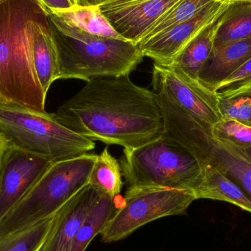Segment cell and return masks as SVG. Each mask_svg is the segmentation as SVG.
Masks as SVG:
<instances>
[{"label":"cell","mask_w":251,"mask_h":251,"mask_svg":"<svg viewBox=\"0 0 251 251\" xmlns=\"http://www.w3.org/2000/svg\"><path fill=\"white\" fill-rule=\"evenodd\" d=\"M62 125L90 140L134 149L164 134L157 95L129 75L97 76L57 109Z\"/></svg>","instance_id":"obj_1"},{"label":"cell","mask_w":251,"mask_h":251,"mask_svg":"<svg viewBox=\"0 0 251 251\" xmlns=\"http://www.w3.org/2000/svg\"><path fill=\"white\" fill-rule=\"evenodd\" d=\"M47 15L38 0H0V103L46 112L32 37L35 24Z\"/></svg>","instance_id":"obj_2"},{"label":"cell","mask_w":251,"mask_h":251,"mask_svg":"<svg viewBox=\"0 0 251 251\" xmlns=\"http://www.w3.org/2000/svg\"><path fill=\"white\" fill-rule=\"evenodd\" d=\"M58 58V79L89 81L97 76L130 75L143 61L137 44L83 32L48 13Z\"/></svg>","instance_id":"obj_3"},{"label":"cell","mask_w":251,"mask_h":251,"mask_svg":"<svg viewBox=\"0 0 251 251\" xmlns=\"http://www.w3.org/2000/svg\"><path fill=\"white\" fill-rule=\"evenodd\" d=\"M121 168L128 188L161 187L194 193L202 179L198 159L165 133L147 144L124 149Z\"/></svg>","instance_id":"obj_4"},{"label":"cell","mask_w":251,"mask_h":251,"mask_svg":"<svg viewBox=\"0 0 251 251\" xmlns=\"http://www.w3.org/2000/svg\"><path fill=\"white\" fill-rule=\"evenodd\" d=\"M97 156L86 153L54 161L16 206L0 220V237L57 212L88 184Z\"/></svg>","instance_id":"obj_5"},{"label":"cell","mask_w":251,"mask_h":251,"mask_svg":"<svg viewBox=\"0 0 251 251\" xmlns=\"http://www.w3.org/2000/svg\"><path fill=\"white\" fill-rule=\"evenodd\" d=\"M0 135L10 146L63 160L95 149L94 140L83 137L56 119L54 114L0 103Z\"/></svg>","instance_id":"obj_6"},{"label":"cell","mask_w":251,"mask_h":251,"mask_svg":"<svg viewBox=\"0 0 251 251\" xmlns=\"http://www.w3.org/2000/svg\"><path fill=\"white\" fill-rule=\"evenodd\" d=\"M195 200L194 193L187 190L128 188L100 234L101 240L106 243L119 241L152 221L185 215Z\"/></svg>","instance_id":"obj_7"},{"label":"cell","mask_w":251,"mask_h":251,"mask_svg":"<svg viewBox=\"0 0 251 251\" xmlns=\"http://www.w3.org/2000/svg\"><path fill=\"white\" fill-rule=\"evenodd\" d=\"M152 87L153 92L165 96L209 134L222 119L216 93L176 68L154 63Z\"/></svg>","instance_id":"obj_8"},{"label":"cell","mask_w":251,"mask_h":251,"mask_svg":"<svg viewBox=\"0 0 251 251\" xmlns=\"http://www.w3.org/2000/svg\"><path fill=\"white\" fill-rule=\"evenodd\" d=\"M53 162L47 156L7 145L0 165V220L32 188Z\"/></svg>","instance_id":"obj_9"},{"label":"cell","mask_w":251,"mask_h":251,"mask_svg":"<svg viewBox=\"0 0 251 251\" xmlns=\"http://www.w3.org/2000/svg\"><path fill=\"white\" fill-rule=\"evenodd\" d=\"M180 0H100L97 5L113 29L140 44L154 24Z\"/></svg>","instance_id":"obj_10"},{"label":"cell","mask_w":251,"mask_h":251,"mask_svg":"<svg viewBox=\"0 0 251 251\" xmlns=\"http://www.w3.org/2000/svg\"><path fill=\"white\" fill-rule=\"evenodd\" d=\"M228 7V4L214 1L191 19L141 41L139 48L144 57L156 64L170 66L187 44Z\"/></svg>","instance_id":"obj_11"},{"label":"cell","mask_w":251,"mask_h":251,"mask_svg":"<svg viewBox=\"0 0 251 251\" xmlns=\"http://www.w3.org/2000/svg\"><path fill=\"white\" fill-rule=\"evenodd\" d=\"M187 150L199 162H212L251 198V149L215 140L207 131L201 129Z\"/></svg>","instance_id":"obj_12"},{"label":"cell","mask_w":251,"mask_h":251,"mask_svg":"<svg viewBox=\"0 0 251 251\" xmlns=\"http://www.w3.org/2000/svg\"><path fill=\"white\" fill-rule=\"evenodd\" d=\"M102 193L88 183L67 201L42 251H70L81 224Z\"/></svg>","instance_id":"obj_13"},{"label":"cell","mask_w":251,"mask_h":251,"mask_svg":"<svg viewBox=\"0 0 251 251\" xmlns=\"http://www.w3.org/2000/svg\"><path fill=\"white\" fill-rule=\"evenodd\" d=\"M202 179L194 191L197 199L222 201L251 213V198L238 184L207 160L200 161Z\"/></svg>","instance_id":"obj_14"},{"label":"cell","mask_w":251,"mask_h":251,"mask_svg":"<svg viewBox=\"0 0 251 251\" xmlns=\"http://www.w3.org/2000/svg\"><path fill=\"white\" fill-rule=\"evenodd\" d=\"M32 57L40 85L47 94L51 84L58 79V58L51 35L49 14L40 19L34 26Z\"/></svg>","instance_id":"obj_15"},{"label":"cell","mask_w":251,"mask_h":251,"mask_svg":"<svg viewBox=\"0 0 251 251\" xmlns=\"http://www.w3.org/2000/svg\"><path fill=\"white\" fill-rule=\"evenodd\" d=\"M250 59L251 38L213 50L199 74V80L210 90Z\"/></svg>","instance_id":"obj_16"},{"label":"cell","mask_w":251,"mask_h":251,"mask_svg":"<svg viewBox=\"0 0 251 251\" xmlns=\"http://www.w3.org/2000/svg\"><path fill=\"white\" fill-rule=\"evenodd\" d=\"M221 15L203 28L181 50L170 66L179 69L193 79H199V74L213 50Z\"/></svg>","instance_id":"obj_17"},{"label":"cell","mask_w":251,"mask_h":251,"mask_svg":"<svg viewBox=\"0 0 251 251\" xmlns=\"http://www.w3.org/2000/svg\"><path fill=\"white\" fill-rule=\"evenodd\" d=\"M60 209L29 226L0 237V251H42L57 224Z\"/></svg>","instance_id":"obj_18"},{"label":"cell","mask_w":251,"mask_h":251,"mask_svg":"<svg viewBox=\"0 0 251 251\" xmlns=\"http://www.w3.org/2000/svg\"><path fill=\"white\" fill-rule=\"evenodd\" d=\"M251 38V4H230L221 15L213 50Z\"/></svg>","instance_id":"obj_19"},{"label":"cell","mask_w":251,"mask_h":251,"mask_svg":"<svg viewBox=\"0 0 251 251\" xmlns=\"http://www.w3.org/2000/svg\"><path fill=\"white\" fill-rule=\"evenodd\" d=\"M50 13H55L67 25L87 33L104 38L125 39L113 29L98 5H75L68 10Z\"/></svg>","instance_id":"obj_20"},{"label":"cell","mask_w":251,"mask_h":251,"mask_svg":"<svg viewBox=\"0 0 251 251\" xmlns=\"http://www.w3.org/2000/svg\"><path fill=\"white\" fill-rule=\"evenodd\" d=\"M118 197L101 194L81 224L70 251H86L94 237L101 234L117 208Z\"/></svg>","instance_id":"obj_21"},{"label":"cell","mask_w":251,"mask_h":251,"mask_svg":"<svg viewBox=\"0 0 251 251\" xmlns=\"http://www.w3.org/2000/svg\"><path fill=\"white\" fill-rule=\"evenodd\" d=\"M122 176L121 164L105 148L97 156L88 183L110 197L116 198L123 187Z\"/></svg>","instance_id":"obj_22"},{"label":"cell","mask_w":251,"mask_h":251,"mask_svg":"<svg viewBox=\"0 0 251 251\" xmlns=\"http://www.w3.org/2000/svg\"><path fill=\"white\" fill-rule=\"evenodd\" d=\"M216 1L217 0H180L154 24L147 36L143 41L191 19L205 7Z\"/></svg>","instance_id":"obj_23"},{"label":"cell","mask_w":251,"mask_h":251,"mask_svg":"<svg viewBox=\"0 0 251 251\" xmlns=\"http://www.w3.org/2000/svg\"><path fill=\"white\" fill-rule=\"evenodd\" d=\"M217 96L222 119H234L251 127V89L228 97Z\"/></svg>","instance_id":"obj_24"},{"label":"cell","mask_w":251,"mask_h":251,"mask_svg":"<svg viewBox=\"0 0 251 251\" xmlns=\"http://www.w3.org/2000/svg\"><path fill=\"white\" fill-rule=\"evenodd\" d=\"M210 135L237 147L251 149V127L234 119H221L212 126Z\"/></svg>","instance_id":"obj_25"},{"label":"cell","mask_w":251,"mask_h":251,"mask_svg":"<svg viewBox=\"0 0 251 251\" xmlns=\"http://www.w3.org/2000/svg\"><path fill=\"white\" fill-rule=\"evenodd\" d=\"M251 85V59L240 66L228 77L210 88L215 93L233 91Z\"/></svg>","instance_id":"obj_26"},{"label":"cell","mask_w":251,"mask_h":251,"mask_svg":"<svg viewBox=\"0 0 251 251\" xmlns=\"http://www.w3.org/2000/svg\"><path fill=\"white\" fill-rule=\"evenodd\" d=\"M48 13L68 10L75 5L73 0H38Z\"/></svg>","instance_id":"obj_27"},{"label":"cell","mask_w":251,"mask_h":251,"mask_svg":"<svg viewBox=\"0 0 251 251\" xmlns=\"http://www.w3.org/2000/svg\"><path fill=\"white\" fill-rule=\"evenodd\" d=\"M75 5L92 6L97 5L100 0H73Z\"/></svg>","instance_id":"obj_28"},{"label":"cell","mask_w":251,"mask_h":251,"mask_svg":"<svg viewBox=\"0 0 251 251\" xmlns=\"http://www.w3.org/2000/svg\"><path fill=\"white\" fill-rule=\"evenodd\" d=\"M7 142L3 139V137L0 135V165H1V161H2L3 156H4V151H5L6 147H7Z\"/></svg>","instance_id":"obj_29"},{"label":"cell","mask_w":251,"mask_h":251,"mask_svg":"<svg viewBox=\"0 0 251 251\" xmlns=\"http://www.w3.org/2000/svg\"><path fill=\"white\" fill-rule=\"evenodd\" d=\"M217 1L228 4V5L234 4V3H248V4H251V0H217Z\"/></svg>","instance_id":"obj_30"},{"label":"cell","mask_w":251,"mask_h":251,"mask_svg":"<svg viewBox=\"0 0 251 251\" xmlns=\"http://www.w3.org/2000/svg\"><path fill=\"white\" fill-rule=\"evenodd\" d=\"M251 85H249V86L246 87V88H243V89L240 90V91H238V92H241V91H246V90L251 89Z\"/></svg>","instance_id":"obj_31"}]
</instances>
